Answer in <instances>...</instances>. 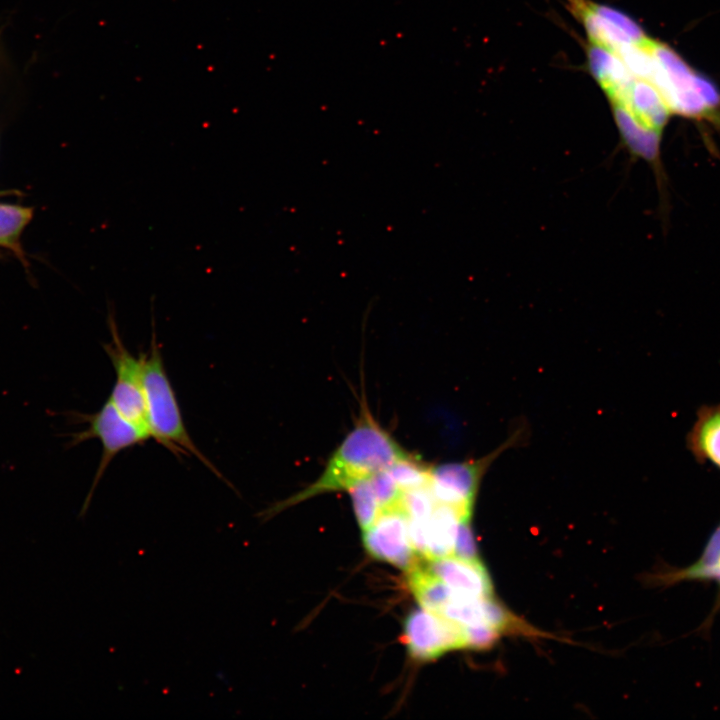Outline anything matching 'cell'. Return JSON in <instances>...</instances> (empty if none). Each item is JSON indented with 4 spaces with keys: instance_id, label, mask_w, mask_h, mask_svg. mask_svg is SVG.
Segmentation results:
<instances>
[{
    "instance_id": "1",
    "label": "cell",
    "mask_w": 720,
    "mask_h": 720,
    "mask_svg": "<svg viewBox=\"0 0 720 720\" xmlns=\"http://www.w3.org/2000/svg\"><path fill=\"white\" fill-rule=\"evenodd\" d=\"M409 456L364 407L354 428L333 452L319 478L304 490L274 504L260 515L271 517L288 506L318 494L348 491L354 484L371 478Z\"/></svg>"
},
{
    "instance_id": "8",
    "label": "cell",
    "mask_w": 720,
    "mask_h": 720,
    "mask_svg": "<svg viewBox=\"0 0 720 720\" xmlns=\"http://www.w3.org/2000/svg\"><path fill=\"white\" fill-rule=\"evenodd\" d=\"M582 18L591 44L610 51L639 41L645 34L627 16L607 6L585 0H569Z\"/></svg>"
},
{
    "instance_id": "11",
    "label": "cell",
    "mask_w": 720,
    "mask_h": 720,
    "mask_svg": "<svg viewBox=\"0 0 720 720\" xmlns=\"http://www.w3.org/2000/svg\"><path fill=\"white\" fill-rule=\"evenodd\" d=\"M470 519L451 507L436 504L425 522L424 559L433 560L454 555L459 526Z\"/></svg>"
},
{
    "instance_id": "6",
    "label": "cell",
    "mask_w": 720,
    "mask_h": 720,
    "mask_svg": "<svg viewBox=\"0 0 720 720\" xmlns=\"http://www.w3.org/2000/svg\"><path fill=\"white\" fill-rule=\"evenodd\" d=\"M403 642L411 657L430 661L444 653L468 648L465 630L439 613L415 609L405 619Z\"/></svg>"
},
{
    "instance_id": "14",
    "label": "cell",
    "mask_w": 720,
    "mask_h": 720,
    "mask_svg": "<svg viewBox=\"0 0 720 720\" xmlns=\"http://www.w3.org/2000/svg\"><path fill=\"white\" fill-rule=\"evenodd\" d=\"M32 209L0 203V245L19 250L22 230L32 218Z\"/></svg>"
},
{
    "instance_id": "7",
    "label": "cell",
    "mask_w": 720,
    "mask_h": 720,
    "mask_svg": "<svg viewBox=\"0 0 720 720\" xmlns=\"http://www.w3.org/2000/svg\"><path fill=\"white\" fill-rule=\"evenodd\" d=\"M363 544L375 559L408 570L417 561L409 536V519L402 506L381 511L363 530Z\"/></svg>"
},
{
    "instance_id": "9",
    "label": "cell",
    "mask_w": 720,
    "mask_h": 720,
    "mask_svg": "<svg viewBox=\"0 0 720 720\" xmlns=\"http://www.w3.org/2000/svg\"><path fill=\"white\" fill-rule=\"evenodd\" d=\"M428 561V568L454 591L475 598L493 597L492 582L479 559L451 555Z\"/></svg>"
},
{
    "instance_id": "4",
    "label": "cell",
    "mask_w": 720,
    "mask_h": 720,
    "mask_svg": "<svg viewBox=\"0 0 720 720\" xmlns=\"http://www.w3.org/2000/svg\"><path fill=\"white\" fill-rule=\"evenodd\" d=\"M518 430L501 446L480 459L430 466L428 488L436 504L451 507L471 518L481 479L491 463L507 448L521 440Z\"/></svg>"
},
{
    "instance_id": "12",
    "label": "cell",
    "mask_w": 720,
    "mask_h": 720,
    "mask_svg": "<svg viewBox=\"0 0 720 720\" xmlns=\"http://www.w3.org/2000/svg\"><path fill=\"white\" fill-rule=\"evenodd\" d=\"M658 578L661 584L666 585L683 581H712L720 587V522L694 563L680 569H669Z\"/></svg>"
},
{
    "instance_id": "2",
    "label": "cell",
    "mask_w": 720,
    "mask_h": 720,
    "mask_svg": "<svg viewBox=\"0 0 720 720\" xmlns=\"http://www.w3.org/2000/svg\"><path fill=\"white\" fill-rule=\"evenodd\" d=\"M146 402L147 429L150 438L176 456H194L218 478L224 479L215 465L200 451L185 426L176 392L167 375L159 344L153 333L150 349L141 353ZM225 482L232 487L228 481Z\"/></svg>"
},
{
    "instance_id": "15",
    "label": "cell",
    "mask_w": 720,
    "mask_h": 720,
    "mask_svg": "<svg viewBox=\"0 0 720 720\" xmlns=\"http://www.w3.org/2000/svg\"><path fill=\"white\" fill-rule=\"evenodd\" d=\"M354 512L360 527L368 528L381 513V507L372 488L370 478L349 488Z\"/></svg>"
},
{
    "instance_id": "13",
    "label": "cell",
    "mask_w": 720,
    "mask_h": 720,
    "mask_svg": "<svg viewBox=\"0 0 720 720\" xmlns=\"http://www.w3.org/2000/svg\"><path fill=\"white\" fill-rule=\"evenodd\" d=\"M407 571L408 586L421 607L440 613L455 591L440 580L427 565L416 562Z\"/></svg>"
},
{
    "instance_id": "5",
    "label": "cell",
    "mask_w": 720,
    "mask_h": 720,
    "mask_svg": "<svg viewBox=\"0 0 720 720\" xmlns=\"http://www.w3.org/2000/svg\"><path fill=\"white\" fill-rule=\"evenodd\" d=\"M111 340L103 345L115 370V382L109 400L128 421L146 431V402L143 384V363L141 354L134 356L124 345L114 318L108 313ZM150 436V435H149Z\"/></svg>"
},
{
    "instance_id": "10",
    "label": "cell",
    "mask_w": 720,
    "mask_h": 720,
    "mask_svg": "<svg viewBox=\"0 0 720 720\" xmlns=\"http://www.w3.org/2000/svg\"><path fill=\"white\" fill-rule=\"evenodd\" d=\"M686 447L699 464L720 470V403L699 407L686 435Z\"/></svg>"
},
{
    "instance_id": "3",
    "label": "cell",
    "mask_w": 720,
    "mask_h": 720,
    "mask_svg": "<svg viewBox=\"0 0 720 720\" xmlns=\"http://www.w3.org/2000/svg\"><path fill=\"white\" fill-rule=\"evenodd\" d=\"M77 422L87 423L88 428L71 434L69 447L76 446L86 440L96 438L102 444L101 459L93 478V483L86 496L80 515H84L90 505L93 493L113 459L122 451L140 445L150 439L149 434L137 427L107 401L92 414L73 413Z\"/></svg>"
},
{
    "instance_id": "16",
    "label": "cell",
    "mask_w": 720,
    "mask_h": 720,
    "mask_svg": "<svg viewBox=\"0 0 720 720\" xmlns=\"http://www.w3.org/2000/svg\"><path fill=\"white\" fill-rule=\"evenodd\" d=\"M454 555L466 559H478L470 521H464L459 526Z\"/></svg>"
}]
</instances>
